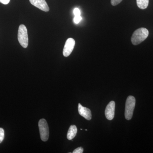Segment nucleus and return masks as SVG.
I'll return each mask as SVG.
<instances>
[{
    "label": "nucleus",
    "instance_id": "1",
    "mask_svg": "<svg viewBox=\"0 0 153 153\" xmlns=\"http://www.w3.org/2000/svg\"><path fill=\"white\" fill-rule=\"evenodd\" d=\"M149 35L147 29L140 28L134 31L131 38L132 43L134 45H138L145 41Z\"/></svg>",
    "mask_w": 153,
    "mask_h": 153
},
{
    "label": "nucleus",
    "instance_id": "2",
    "mask_svg": "<svg viewBox=\"0 0 153 153\" xmlns=\"http://www.w3.org/2000/svg\"><path fill=\"white\" fill-rule=\"evenodd\" d=\"M135 103V98L132 96H129L127 98L125 111V116L127 120H130L132 117Z\"/></svg>",
    "mask_w": 153,
    "mask_h": 153
},
{
    "label": "nucleus",
    "instance_id": "3",
    "mask_svg": "<svg viewBox=\"0 0 153 153\" xmlns=\"http://www.w3.org/2000/svg\"><path fill=\"white\" fill-rule=\"evenodd\" d=\"M18 41L21 46L24 48H27L28 45L27 30L25 25H20L18 30Z\"/></svg>",
    "mask_w": 153,
    "mask_h": 153
},
{
    "label": "nucleus",
    "instance_id": "4",
    "mask_svg": "<svg viewBox=\"0 0 153 153\" xmlns=\"http://www.w3.org/2000/svg\"><path fill=\"white\" fill-rule=\"evenodd\" d=\"M38 127L41 140L43 141H47L49 139V128L46 120L44 119L40 120L38 123Z\"/></svg>",
    "mask_w": 153,
    "mask_h": 153
},
{
    "label": "nucleus",
    "instance_id": "5",
    "mask_svg": "<svg viewBox=\"0 0 153 153\" xmlns=\"http://www.w3.org/2000/svg\"><path fill=\"white\" fill-rule=\"evenodd\" d=\"M75 42L74 39L72 38H69L66 40L65 46L63 50V55L65 57L69 56L71 52L73 51Z\"/></svg>",
    "mask_w": 153,
    "mask_h": 153
},
{
    "label": "nucleus",
    "instance_id": "6",
    "mask_svg": "<svg viewBox=\"0 0 153 153\" xmlns=\"http://www.w3.org/2000/svg\"><path fill=\"white\" fill-rule=\"evenodd\" d=\"M115 102L111 101L107 105L105 110V116L108 120H111L113 119L114 116Z\"/></svg>",
    "mask_w": 153,
    "mask_h": 153
},
{
    "label": "nucleus",
    "instance_id": "7",
    "mask_svg": "<svg viewBox=\"0 0 153 153\" xmlns=\"http://www.w3.org/2000/svg\"><path fill=\"white\" fill-rule=\"evenodd\" d=\"M30 1L32 5L41 10L46 12L49 10V6L45 0H30Z\"/></svg>",
    "mask_w": 153,
    "mask_h": 153
},
{
    "label": "nucleus",
    "instance_id": "8",
    "mask_svg": "<svg viewBox=\"0 0 153 153\" xmlns=\"http://www.w3.org/2000/svg\"><path fill=\"white\" fill-rule=\"evenodd\" d=\"M78 109V112L81 116L83 117L87 120H91V113L89 108L82 106L81 104L79 103Z\"/></svg>",
    "mask_w": 153,
    "mask_h": 153
},
{
    "label": "nucleus",
    "instance_id": "9",
    "mask_svg": "<svg viewBox=\"0 0 153 153\" xmlns=\"http://www.w3.org/2000/svg\"><path fill=\"white\" fill-rule=\"evenodd\" d=\"M77 130L76 126L71 125L69 127L68 133H67V138L69 140H72L76 136L77 133Z\"/></svg>",
    "mask_w": 153,
    "mask_h": 153
},
{
    "label": "nucleus",
    "instance_id": "10",
    "mask_svg": "<svg viewBox=\"0 0 153 153\" xmlns=\"http://www.w3.org/2000/svg\"><path fill=\"white\" fill-rule=\"evenodd\" d=\"M137 5L139 8L144 10L147 8L149 0H137Z\"/></svg>",
    "mask_w": 153,
    "mask_h": 153
},
{
    "label": "nucleus",
    "instance_id": "11",
    "mask_svg": "<svg viewBox=\"0 0 153 153\" xmlns=\"http://www.w3.org/2000/svg\"><path fill=\"white\" fill-rule=\"evenodd\" d=\"M4 138V131L3 128H0V143L2 142Z\"/></svg>",
    "mask_w": 153,
    "mask_h": 153
},
{
    "label": "nucleus",
    "instance_id": "12",
    "mask_svg": "<svg viewBox=\"0 0 153 153\" xmlns=\"http://www.w3.org/2000/svg\"><path fill=\"white\" fill-rule=\"evenodd\" d=\"M82 19V17H81V16H75L74 19V23H75L76 24H78L81 21Z\"/></svg>",
    "mask_w": 153,
    "mask_h": 153
},
{
    "label": "nucleus",
    "instance_id": "13",
    "mask_svg": "<svg viewBox=\"0 0 153 153\" xmlns=\"http://www.w3.org/2000/svg\"><path fill=\"white\" fill-rule=\"evenodd\" d=\"M122 1L123 0H111V2L112 5L116 6L120 4Z\"/></svg>",
    "mask_w": 153,
    "mask_h": 153
},
{
    "label": "nucleus",
    "instance_id": "14",
    "mask_svg": "<svg viewBox=\"0 0 153 153\" xmlns=\"http://www.w3.org/2000/svg\"><path fill=\"white\" fill-rule=\"evenodd\" d=\"M83 152V148L80 147L76 148L73 152V153H82Z\"/></svg>",
    "mask_w": 153,
    "mask_h": 153
},
{
    "label": "nucleus",
    "instance_id": "15",
    "mask_svg": "<svg viewBox=\"0 0 153 153\" xmlns=\"http://www.w3.org/2000/svg\"><path fill=\"white\" fill-rule=\"evenodd\" d=\"M74 14L75 16H80V11L79 10V9L76 8L74 10Z\"/></svg>",
    "mask_w": 153,
    "mask_h": 153
},
{
    "label": "nucleus",
    "instance_id": "16",
    "mask_svg": "<svg viewBox=\"0 0 153 153\" xmlns=\"http://www.w3.org/2000/svg\"><path fill=\"white\" fill-rule=\"evenodd\" d=\"M10 2V0H0V2L4 4H7Z\"/></svg>",
    "mask_w": 153,
    "mask_h": 153
}]
</instances>
